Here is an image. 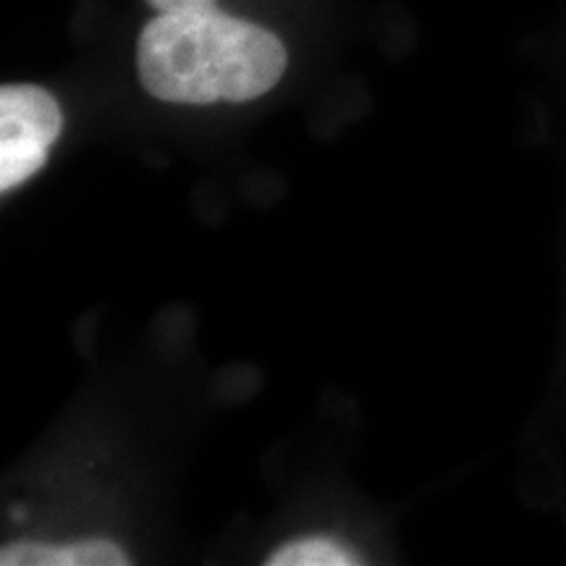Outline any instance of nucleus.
<instances>
[{
    "instance_id": "nucleus-4",
    "label": "nucleus",
    "mask_w": 566,
    "mask_h": 566,
    "mask_svg": "<svg viewBox=\"0 0 566 566\" xmlns=\"http://www.w3.org/2000/svg\"><path fill=\"white\" fill-rule=\"evenodd\" d=\"M268 566H354L359 558L334 537H296L273 551Z\"/></svg>"
},
{
    "instance_id": "nucleus-3",
    "label": "nucleus",
    "mask_w": 566,
    "mask_h": 566,
    "mask_svg": "<svg viewBox=\"0 0 566 566\" xmlns=\"http://www.w3.org/2000/svg\"><path fill=\"white\" fill-rule=\"evenodd\" d=\"M3 566H126L124 548L105 537H90V541L66 543V546H51V543L21 541L11 543L0 551Z\"/></svg>"
},
{
    "instance_id": "nucleus-2",
    "label": "nucleus",
    "mask_w": 566,
    "mask_h": 566,
    "mask_svg": "<svg viewBox=\"0 0 566 566\" xmlns=\"http://www.w3.org/2000/svg\"><path fill=\"white\" fill-rule=\"evenodd\" d=\"M63 113L48 90L38 84H6L0 90V189L32 179L48 163L61 137Z\"/></svg>"
},
{
    "instance_id": "nucleus-1",
    "label": "nucleus",
    "mask_w": 566,
    "mask_h": 566,
    "mask_svg": "<svg viewBox=\"0 0 566 566\" xmlns=\"http://www.w3.org/2000/svg\"><path fill=\"white\" fill-rule=\"evenodd\" d=\"M289 53L265 27L223 11L158 13L137 40L142 87L163 103H250L286 74Z\"/></svg>"
},
{
    "instance_id": "nucleus-5",
    "label": "nucleus",
    "mask_w": 566,
    "mask_h": 566,
    "mask_svg": "<svg viewBox=\"0 0 566 566\" xmlns=\"http://www.w3.org/2000/svg\"><path fill=\"white\" fill-rule=\"evenodd\" d=\"M158 13L216 11V0H147Z\"/></svg>"
}]
</instances>
